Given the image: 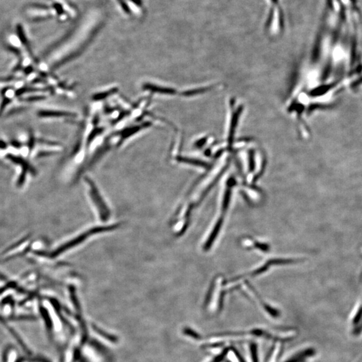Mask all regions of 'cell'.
<instances>
[{"label": "cell", "mask_w": 362, "mask_h": 362, "mask_svg": "<svg viewBox=\"0 0 362 362\" xmlns=\"http://www.w3.org/2000/svg\"><path fill=\"white\" fill-rule=\"evenodd\" d=\"M25 14L32 20H43L56 18V13L52 5L32 4L25 9Z\"/></svg>", "instance_id": "obj_1"}, {"label": "cell", "mask_w": 362, "mask_h": 362, "mask_svg": "<svg viewBox=\"0 0 362 362\" xmlns=\"http://www.w3.org/2000/svg\"><path fill=\"white\" fill-rule=\"evenodd\" d=\"M124 16H140L143 11L142 0H113Z\"/></svg>", "instance_id": "obj_2"}, {"label": "cell", "mask_w": 362, "mask_h": 362, "mask_svg": "<svg viewBox=\"0 0 362 362\" xmlns=\"http://www.w3.org/2000/svg\"><path fill=\"white\" fill-rule=\"evenodd\" d=\"M90 191V197L92 198L93 202H94L95 207L96 208L97 211H98L99 216L102 220H107L109 215H110L109 208L106 206L105 203L102 198L98 189H96V187H94L92 183L90 185V191Z\"/></svg>", "instance_id": "obj_3"}]
</instances>
